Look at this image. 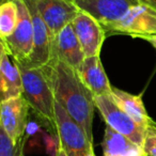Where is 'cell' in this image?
<instances>
[{
  "label": "cell",
  "instance_id": "cell-23",
  "mask_svg": "<svg viewBox=\"0 0 156 156\" xmlns=\"http://www.w3.org/2000/svg\"><path fill=\"white\" fill-rule=\"evenodd\" d=\"M87 156H95V153L94 152H92V153H90V154H88Z\"/></svg>",
  "mask_w": 156,
  "mask_h": 156
},
{
  "label": "cell",
  "instance_id": "cell-25",
  "mask_svg": "<svg viewBox=\"0 0 156 156\" xmlns=\"http://www.w3.org/2000/svg\"><path fill=\"white\" fill-rule=\"evenodd\" d=\"M104 156H112V155H105V154H104Z\"/></svg>",
  "mask_w": 156,
  "mask_h": 156
},
{
  "label": "cell",
  "instance_id": "cell-19",
  "mask_svg": "<svg viewBox=\"0 0 156 156\" xmlns=\"http://www.w3.org/2000/svg\"><path fill=\"white\" fill-rule=\"evenodd\" d=\"M142 149L147 156H156V122L145 128Z\"/></svg>",
  "mask_w": 156,
  "mask_h": 156
},
{
  "label": "cell",
  "instance_id": "cell-21",
  "mask_svg": "<svg viewBox=\"0 0 156 156\" xmlns=\"http://www.w3.org/2000/svg\"><path fill=\"white\" fill-rule=\"evenodd\" d=\"M138 3H142V5H147L150 7L156 9V0H135Z\"/></svg>",
  "mask_w": 156,
  "mask_h": 156
},
{
  "label": "cell",
  "instance_id": "cell-12",
  "mask_svg": "<svg viewBox=\"0 0 156 156\" xmlns=\"http://www.w3.org/2000/svg\"><path fill=\"white\" fill-rule=\"evenodd\" d=\"M77 69L83 64L86 55L72 25H67L52 39L51 57Z\"/></svg>",
  "mask_w": 156,
  "mask_h": 156
},
{
  "label": "cell",
  "instance_id": "cell-15",
  "mask_svg": "<svg viewBox=\"0 0 156 156\" xmlns=\"http://www.w3.org/2000/svg\"><path fill=\"white\" fill-rule=\"evenodd\" d=\"M111 96L115 102L143 128H147L150 124L154 122V120L147 113L145 106L142 101V93L140 94H130L124 90L118 89L112 87Z\"/></svg>",
  "mask_w": 156,
  "mask_h": 156
},
{
  "label": "cell",
  "instance_id": "cell-17",
  "mask_svg": "<svg viewBox=\"0 0 156 156\" xmlns=\"http://www.w3.org/2000/svg\"><path fill=\"white\" fill-rule=\"evenodd\" d=\"M20 11L14 0H3L0 5V39H5L14 32L18 24Z\"/></svg>",
  "mask_w": 156,
  "mask_h": 156
},
{
  "label": "cell",
  "instance_id": "cell-1",
  "mask_svg": "<svg viewBox=\"0 0 156 156\" xmlns=\"http://www.w3.org/2000/svg\"><path fill=\"white\" fill-rule=\"evenodd\" d=\"M43 69L47 75L56 102L80 124L93 142L92 126L94 108H96L95 101L93 94L81 80L77 69L57 58H50V61Z\"/></svg>",
  "mask_w": 156,
  "mask_h": 156
},
{
  "label": "cell",
  "instance_id": "cell-24",
  "mask_svg": "<svg viewBox=\"0 0 156 156\" xmlns=\"http://www.w3.org/2000/svg\"><path fill=\"white\" fill-rule=\"evenodd\" d=\"M66 1H69V2H73L74 0H66Z\"/></svg>",
  "mask_w": 156,
  "mask_h": 156
},
{
  "label": "cell",
  "instance_id": "cell-7",
  "mask_svg": "<svg viewBox=\"0 0 156 156\" xmlns=\"http://www.w3.org/2000/svg\"><path fill=\"white\" fill-rule=\"evenodd\" d=\"M30 12L33 26V50L28 60L23 64H18L26 69H39L43 67L50 61L51 57L52 37L48 27L42 16L40 15L37 8L33 0H24Z\"/></svg>",
  "mask_w": 156,
  "mask_h": 156
},
{
  "label": "cell",
  "instance_id": "cell-6",
  "mask_svg": "<svg viewBox=\"0 0 156 156\" xmlns=\"http://www.w3.org/2000/svg\"><path fill=\"white\" fill-rule=\"evenodd\" d=\"M106 34H125L133 37L156 35V9L138 3L115 24L106 29Z\"/></svg>",
  "mask_w": 156,
  "mask_h": 156
},
{
  "label": "cell",
  "instance_id": "cell-13",
  "mask_svg": "<svg viewBox=\"0 0 156 156\" xmlns=\"http://www.w3.org/2000/svg\"><path fill=\"white\" fill-rule=\"evenodd\" d=\"M78 74L86 87L91 91L94 98L111 95V87L107 74L103 66L100 56L86 57L83 64L78 69Z\"/></svg>",
  "mask_w": 156,
  "mask_h": 156
},
{
  "label": "cell",
  "instance_id": "cell-10",
  "mask_svg": "<svg viewBox=\"0 0 156 156\" xmlns=\"http://www.w3.org/2000/svg\"><path fill=\"white\" fill-rule=\"evenodd\" d=\"M71 25L86 57L100 56L107 35L102 25L93 16L83 11L78 12Z\"/></svg>",
  "mask_w": 156,
  "mask_h": 156
},
{
  "label": "cell",
  "instance_id": "cell-20",
  "mask_svg": "<svg viewBox=\"0 0 156 156\" xmlns=\"http://www.w3.org/2000/svg\"><path fill=\"white\" fill-rule=\"evenodd\" d=\"M140 39L145 40L147 42H149L152 46L156 49V35H149V37H141Z\"/></svg>",
  "mask_w": 156,
  "mask_h": 156
},
{
  "label": "cell",
  "instance_id": "cell-14",
  "mask_svg": "<svg viewBox=\"0 0 156 156\" xmlns=\"http://www.w3.org/2000/svg\"><path fill=\"white\" fill-rule=\"evenodd\" d=\"M0 88L1 102L23 95L22 73L5 47H0Z\"/></svg>",
  "mask_w": 156,
  "mask_h": 156
},
{
  "label": "cell",
  "instance_id": "cell-18",
  "mask_svg": "<svg viewBox=\"0 0 156 156\" xmlns=\"http://www.w3.org/2000/svg\"><path fill=\"white\" fill-rule=\"evenodd\" d=\"M26 140L27 136H25L14 144L7 133L0 127V156H23Z\"/></svg>",
  "mask_w": 156,
  "mask_h": 156
},
{
  "label": "cell",
  "instance_id": "cell-11",
  "mask_svg": "<svg viewBox=\"0 0 156 156\" xmlns=\"http://www.w3.org/2000/svg\"><path fill=\"white\" fill-rule=\"evenodd\" d=\"M40 15L45 22L54 39L64 27L72 24L77 16L78 9L73 2L66 0H33Z\"/></svg>",
  "mask_w": 156,
  "mask_h": 156
},
{
  "label": "cell",
  "instance_id": "cell-2",
  "mask_svg": "<svg viewBox=\"0 0 156 156\" xmlns=\"http://www.w3.org/2000/svg\"><path fill=\"white\" fill-rule=\"evenodd\" d=\"M17 64V63H16ZM18 65V64H17ZM23 79V96L30 109L50 133L56 134L55 100L51 87L43 67L26 69L18 65Z\"/></svg>",
  "mask_w": 156,
  "mask_h": 156
},
{
  "label": "cell",
  "instance_id": "cell-4",
  "mask_svg": "<svg viewBox=\"0 0 156 156\" xmlns=\"http://www.w3.org/2000/svg\"><path fill=\"white\" fill-rule=\"evenodd\" d=\"M20 11L18 24L14 32L1 39V46L17 64L25 63L33 50V26L30 12L24 0H14Z\"/></svg>",
  "mask_w": 156,
  "mask_h": 156
},
{
  "label": "cell",
  "instance_id": "cell-16",
  "mask_svg": "<svg viewBox=\"0 0 156 156\" xmlns=\"http://www.w3.org/2000/svg\"><path fill=\"white\" fill-rule=\"evenodd\" d=\"M105 155L112 156H147L142 147L133 142L126 136L106 125L103 140Z\"/></svg>",
  "mask_w": 156,
  "mask_h": 156
},
{
  "label": "cell",
  "instance_id": "cell-5",
  "mask_svg": "<svg viewBox=\"0 0 156 156\" xmlns=\"http://www.w3.org/2000/svg\"><path fill=\"white\" fill-rule=\"evenodd\" d=\"M95 106L106 125L110 126L118 133L126 136L136 144L142 147L145 129L134 121L112 98L111 95L94 98Z\"/></svg>",
  "mask_w": 156,
  "mask_h": 156
},
{
  "label": "cell",
  "instance_id": "cell-3",
  "mask_svg": "<svg viewBox=\"0 0 156 156\" xmlns=\"http://www.w3.org/2000/svg\"><path fill=\"white\" fill-rule=\"evenodd\" d=\"M56 135L59 144L69 156H87L94 152L93 142L87 136L85 129L76 122L66 110L55 103Z\"/></svg>",
  "mask_w": 156,
  "mask_h": 156
},
{
  "label": "cell",
  "instance_id": "cell-22",
  "mask_svg": "<svg viewBox=\"0 0 156 156\" xmlns=\"http://www.w3.org/2000/svg\"><path fill=\"white\" fill-rule=\"evenodd\" d=\"M55 156H69V155H67V153L60 147V145H58V149H57L56 155Z\"/></svg>",
  "mask_w": 156,
  "mask_h": 156
},
{
  "label": "cell",
  "instance_id": "cell-9",
  "mask_svg": "<svg viewBox=\"0 0 156 156\" xmlns=\"http://www.w3.org/2000/svg\"><path fill=\"white\" fill-rule=\"evenodd\" d=\"M29 109L30 106L23 95L0 103V127L14 144L25 137Z\"/></svg>",
  "mask_w": 156,
  "mask_h": 156
},
{
  "label": "cell",
  "instance_id": "cell-8",
  "mask_svg": "<svg viewBox=\"0 0 156 156\" xmlns=\"http://www.w3.org/2000/svg\"><path fill=\"white\" fill-rule=\"evenodd\" d=\"M73 3L86 13L93 16L106 29L120 20L127 11L138 5L135 0H74Z\"/></svg>",
  "mask_w": 156,
  "mask_h": 156
}]
</instances>
